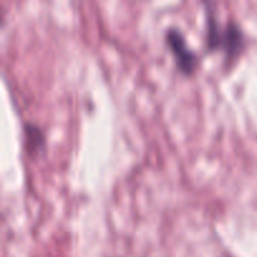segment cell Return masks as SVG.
<instances>
[{"label":"cell","mask_w":257,"mask_h":257,"mask_svg":"<svg viewBox=\"0 0 257 257\" xmlns=\"http://www.w3.org/2000/svg\"><path fill=\"white\" fill-rule=\"evenodd\" d=\"M165 43L172 54L178 72L191 77L200 68V54L188 43L183 30L177 25H168L165 29Z\"/></svg>","instance_id":"2"},{"label":"cell","mask_w":257,"mask_h":257,"mask_svg":"<svg viewBox=\"0 0 257 257\" xmlns=\"http://www.w3.org/2000/svg\"><path fill=\"white\" fill-rule=\"evenodd\" d=\"M24 148L32 157H38L47 150V136L43 128L32 120L23 122Z\"/></svg>","instance_id":"3"},{"label":"cell","mask_w":257,"mask_h":257,"mask_svg":"<svg viewBox=\"0 0 257 257\" xmlns=\"http://www.w3.org/2000/svg\"><path fill=\"white\" fill-rule=\"evenodd\" d=\"M216 2H202L205 15L203 44L207 52H221L223 54V69L228 70L245 54L250 38L242 25L228 15L221 20Z\"/></svg>","instance_id":"1"}]
</instances>
